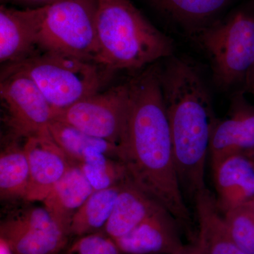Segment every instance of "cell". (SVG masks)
Instances as JSON below:
<instances>
[{
    "label": "cell",
    "instance_id": "obj_17",
    "mask_svg": "<svg viewBox=\"0 0 254 254\" xmlns=\"http://www.w3.org/2000/svg\"><path fill=\"white\" fill-rule=\"evenodd\" d=\"M161 207L163 205L127 177L123 182L113 212L103 232L113 240H118L129 233Z\"/></svg>",
    "mask_w": 254,
    "mask_h": 254
},
{
    "label": "cell",
    "instance_id": "obj_1",
    "mask_svg": "<svg viewBox=\"0 0 254 254\" xmlns=\"http://www.w3.org/2000/svg\"><path fill=\"white\" fill-rule=\"evenodd\" d=\"M126 125L118 159L127 177L168 210L180 225L191 215L179 181L166 106L155 64L128 80Z\"/></svg>",
    "mask_w": 254,
    "mask_h": 254
},
{
    "label": "cell",
    "instance_id": "obj_13",
    "mask_svg": "<svg viewBox=\"0 0 254 254\" xmlns=\"http://www.w3.org/2000/svg\"><path fill=\"white\" fill-rule=\"evenodd\" d=\"M179 225L172 214L161 207L115 242L123 254H175L185 246Z\"/></svg>",
    "mask_w": 254,
    "mask_h": 254
},
{
    "label": "cell",
    "instance_id": "obj_6",
    "mask_svg": "<svg viewBox=\"0 0 254 254\" xmlns=\"http://www.w3.org/2000/svg\"><path fill=\"white\" fill-rule=\"evenodd\" d=\"M97 11L98 0H59L45 6L38 37L40 50L98 64Z\"/></svg>",
    "mask_w": 254,
    "mask_h": 254
},
{
    "label": "cell",
    "instance_id": "obj_12",
    "mask_svg": "<svg viewBox=\"0 0 254 254\" xmlns=\"http://www.w3.org/2000/svg\"><path fill=\"white\" fill-rule=\"evenodd\" d=\"M209 154L211 167L231 155H245L254 160V107L242 95L232 100L227 118L217 120Z\"/></svg>",
    "mask_w": 254,
    "mask_h": 254
},
{
    "label": "cell",
    "instance_id": "obj_15",
    "mask_svg": "<svg viewBox=\"0 0 254 254\" xmlns=\"http://www.w3.org/2000/svg\"><path fill=\"white\" fill-rule=\"evenodd\" d=\"M198 222L195 245L202 254H247L232 238L215 197L205 189L193 199Z\"/></svg>",
    "mask_w": 254,
    "mask_h": 254
},
{
    "label": "cell",
    "instance_id": "obj_26",
    "mask_svg": "<svg viewBox=\"0 0 254 254\" xmlns=\"http://www.w3.org/2000/svg\"><path fill=\"white\" fill-rule=\"evenodd\" d=\"M175 254H202L201 252L194 244L193 245H185L182 250L177 252Z\"/></svg>",
    "mask_w": 254,
    "mask_h": 254
},
{
    "label": "cell",
    "instance_id": "obj_9",
    "mask_svg": "<svg viewBox=\"0 0 254 254\" xmlns=\"http://www.w3.org/2000/svg\"><path fill=\"white\" fill-rule=\"evenodd\" d=\"M1 242L11 254H58L70 235L45 207H32L1 222Z\"/></svg>",
    "mask_w": 254,
    "mask_h": 254
},
{
    "label": "cell",
    "instance_id": "obj_16",
    "mask_svg": "<svg viewBox=\"0 0 254 254\" xmlns=\"http://www.w3.org/2000/svg\"><path fill=\"white\" fill-rule=\"evenodd\" d=\"M94 190L81 168L72 164L43 200V206L71 236L70 228L75 214Z\"/></svg>",
    "mask_w": 254,
    "mask_h": 254
},
{
    "label": "cell",
    "instance_id": "obj_2",
    "mask_svg": "<svg viewBox=\"0 0 254 254\" xmlns=\"http://www.w3.org/2000/svg\"><path fill=\"white\" fill-rule=\"evenodd\" d=\"M159 78L168 113L175 168L182 190L194 195L207 188L205 164L217 119L199 71L190 62L171 56Z\"/></svg>",
    "mask_w": 254,
    "mask_h": 254
},
{
    "label": "cell",
    "instance_id": "obj_3",
    "mask_svg": "<svg viewBox=\"0 0 254 254\" xmlns=\"http://www.w3.org/2000/svg\"><path fill=\"white\" fill-rule=\"evenodd\" d=\"M98 64L110 73L136 71L173 56V41L129 0H98Z\"/></svg>",
    "mask_w": 254,
    "mask_h": 254
},
{
    "label": "cell",
    "instance_id": "obj_18",
    "mask_svg": "<svg viewBox=\"0 0 254 254\" xmlns=\"http://www.w3.org/2000/svg\"><path fill=\"white\" fill-rule=\"evenodd\" d=\"M124 181L91 193L72 219L71 236L80 237L103 231Z\"/></svg>",
    "mask_w": 254,
    "mask_h": 254
},
{
    "label": "cell",
    "instance_id": "obj_14",
    "mask_svg": "<svg viewBox=\"0 0 254 254\" xmlns=\"http://www.w3.org/2000/svg\"><path fill=\"white\" fill-rule=\"evenodd\" d=\"M215 200L222 214L254 200V160L231 155L212 166Z\"/></svg>",
    "mask_w": 254,
    "mask_h": 254
},
{
    "label": "cell",
    "instance_id": "obj_19",
    "mask_svg": "<svg viewBox=\"0 0 254 254\" xmlns=\"http://www.w3.org/2000/svg\"><path fill=\"white\" fill-rule=\"evenodd\" d=\"M48 129L55 142L73 164L78 165L90 155L98 152L118 160L116 145L90 136L68 124L53 120Z\"/></svg>",
    "mask_w": 254,
    "mask_h": 254
},
{
    "label": "cell",
    "instance_id": "obj_20",
    "mask_svg": "<svg viewBox=\"0 0 254 254\" xmlns=\"http://www.w3.org/2000/svg\"><path fill=\"white\" fill-rule=\"evenodd\" d=\"M156 11L195 31L210 23L230 0H145Z\"/></svg>",
    "mask_w": 254,
    "mask_h": 254
},
{
    "label": "cell",
    "instance_id": "obj_23",
    "mask_svg": "<svg viewBox=\"0 0 254 254\" xmlns=\"http://www.w3.org/2000/svg\"><path fill=\"white\" fill-rule=\"evenodd\" d=\"M227 229L237 246L247 254H254V200L223 214Z\"/></svg>",
    "mask_w": 254,
    "mask_h": 254
},
{
    "label": "cell",
    "instance_id": "obj_24",
    "mask_svg": "<svg viewBox=\"0 0 254 254\" xmlns=\"http://www.w3.org/2000/svg\"><path fill=\"white\" fill-rule=\"evenodd\" d=\"M65 254H123L115 240L104 232L77 237Z\"/></svg>",
    "mask_w": 254,
    "mask_h": 254
},
{
    "label": "cell",
    "instance_id": "obj_22",
    "mask_svg": "<svg viewBox=\"0 0 254 254\" xmlns=\"http://www.w3.org/2000/svg\"><path fill=\"white\" fill-rule=\"evenodd\" d=\"M78 165L94 190L108 188L128 177L123 164L100 152L90 155Z\"/></svg>",
    "mask_w": 254,
    "mask_h": 254
},
{
    "label": "cell",
    "instance_id": "obj_7",
    "mask_svg": "<svg viewBox=\"0 0 254 254\" xmlns=\"http://www.w3.org/2000/svg\"><path fill=\"white\" fill-rule=\"evenodd\" d=\"M128 98L129 85L127 81L55 112L53 120L118 147L126 125Z\"/></svg>",
    "mask_w": 254,
    "mask_h": 254
},
{
    "label": "cell",
    "instance_id": "obj_21",
    "mask_svg": "<svg viewBox=\"0 0 254 254\" xmlns=\"http://www.w3.org/2000/svg\"><path fill=\"white\" fill-rule=\"evenodd\" d=\"M27 155L22 148L11 144L0 155V196L1 200L23 198L29 182Z\"/></svg>",
    "mask_w": 254,
    "mask_h": 254
},
{
    "label": "cell",
    "instance_id": "obj_4",
    "mask_svg": "<svg viewBox=\"0 0 254 254\" xmlns=\"http://www.w3.org/2000/svg\"><path fill=\"white\" fill-rule=\"evenodd\" d=\"M12 73L31 78L55 113L101 91L110 74L93 62L44 50L20 63L5 65L1 75Z\"/></svg>",
    "mask_w": 254,
    "mask_h": 254
},
{
    "label": "cell",
    "instance_id": "obj_11",
    "mask_svg": "<svg viewBox=\"0 0 254 254\" xmlns=\"http://www.w3.org/2000/svg\"><path fill=\"white\" fill-rule=\"evenodd\" d=\"M45 6L16 9L0 6V61L20 63L41 51L38 37Z\"/></svg>",
    "mask_w": 254,
    "mask_h": 254
},
{
    "label": "cell",
    "instance_id": "obj_8",
    "mask_svg": "<svg viewBox=\"0 0 254 254\" xmlns=\"http://www.w3.org/2000/svg\"><path fill=\"white\" fill-rule=\"evenodd\" d=\"M0 98L5 120L16 136L28 137L48 128L55 112L34 82L20 73L1 75Z\"/></svg>",
    "mask_w": 254,
    "mask_h": 254
},
{
    "label": "cell",
    "instance_id": "obj_5",
    "mask_svg": "<svg viewBox=\"0 0 254 254\" xmlns=\"http://www.w3.org/2000/svg\"><path fill=\"white\" fill-rule=\"evenodd\" d=\"M190 33L208 56L218 86L245 82L254 65V10H239Z\"/></svg>",
    "mask_w": 254,
    "mask_h": 254
},
{
    "label": "cell",
    "instance_id": "obj_25",
    "mask_svg": "<svg viewBox=\"0 0 254 254\" xmlns=\"http://www.w3.org/2000/svg\"><path fill=\"white\" fill-rule=\"evenodd\" d=\"M1 4H14L23 5L27 8H38L48 6L59 0H0Z\"/></svg>",
    "mask_w": 254,
    "mask_h": 254
},
{
    "label": "cell",
    "instance_id": "obj_10",
    "mask_svg": "<svg viewBox=\"0 0 254 254\" xmlns=\"http://www.w3.org/2000/svg\"><path fill=\"white\" fill-rule=\"evenodd\" d=\"M23 149L29 165V182L24 200L42 201L73 164L55 142L49 129L26 138Z\"/></svg>",
    "mask_w": 254,
    "mask_h": 254
},
{
    "label": "cell",
    "instance_id": "obj_27",
    "mask_svg": "<svg viewBox=\"0 0 254 254\" xmlns=\"http://www.w3.org/2000/svg\"><path fill=\"white\" fill-rule=\"evenodd\" d=\"M246 89L251 92L254 97V65L245 81Z\"/></svg>",
    "mask_w": 254,
    "mask_h": 254
}]
</instances>
